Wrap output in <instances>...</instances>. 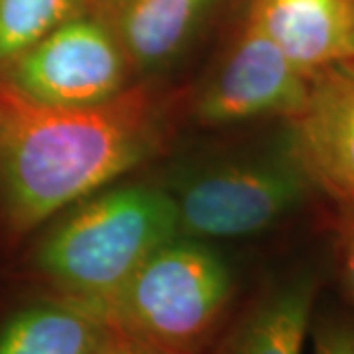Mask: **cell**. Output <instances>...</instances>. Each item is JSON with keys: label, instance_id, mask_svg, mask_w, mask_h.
<instances>
[{"label": "cell", "instance_id": "1", "mask_svg": "<svg viewBox=\"0 0 354 354\" xmlns=\"http://www.w3.org/2000/svg\"><path fill=\"white\" fill-rule=\"evenodd\" d=\"M174 93L132 83L113 101L65 109L32 101L0 79V213L28 234L164 150Z\"/></svg>", "mask_w": 354, "mask_h": 354}, {"label": "cell", "instance_id": "2", "mask_svg": "<svg viewBox=\"0 0 354 354\" xmlns=\"http://www.w3.org/2000/svg\"><path fill=\"white\" fill-rule=\"evenodd\" d=\"M179 234L165 187L101 189L73 205L32 254V268L55 295L104 307L130 276Z\"/></svg>", "mask_w": 354, "mask_h": 354}, {"label": "cell", "instance_id": "3", "mask_svg": "<svg viewBox=\"0 0 354 354\" xmlns=\"http://www.w3.org/2000/svg\"><path fill=\"white\" fill-rule=\"evenodd\" d=\"M234 272L211 242L177 234L130 276L106 319L171 354H205L234 299Z\"/></svg>", "mask_w": 354, "mask_h": 354}, {"label": "cell", "instance_id": "4", "mask_svg": "<svg viewBox=\"0 0 354 354\" xmlns=\"http://www.w3.org/2000/svg\"><path fill=\"white\" fill-rule=\"evenodd\" d=\"M311 187L286 136L268 152L179 171L165 189L176 203L179 234L211 242L270 230L304 203Z\"/></svg>", "mask_w": 354, "mask_h": 354}, {"label": "cell", "instance_id": "5", "mask_svg": "<svg viewBox=\"0 0 354 354\" xmlns=\"http://www.w3.org/2000/svg\"><path fill=\"white\" fill-rule=\"evenodd\" d=\"M134 75L111 20L88 6L0 71V79L50 106H93L124 93Z\"/></svg>", "mask_w": 354, "mask_h": 354}, {"label": "cell", "instance_id": "6", "mask_svg": "<svg viewBox=\"0 0 354 354\" xmlns=\"http://www.w3.org/2000/svg\"><path fill=\"white\" fill-rule=\"evenodd\" d=\"M309 77L301 73L264 30L244 12L216 67L191 102V114L205 127H227L301 111Z\"/></svg>", "mask_w": 354, "mask_h": 354}, {"label": "cell", "instance_id": "7", "mask_svg": "<svg viewBox=\"0 0 354 354\" xmlns=\"http://www.w3.org/2000/svg\"><path fill=\"white\" fill-rule=\"evenodd\" d=\"M288 140L313 187L337 203L354 201V57L309 77L301 111Z\"/></svg>", "mask_w": 354, "mask_h": 354}, {"label": "cell", "instance_id": "8", "mask_svg": "<svg viewBox=\"0 0 354 354\" xmlns=\"http://www.w3.org/2000/svg\"><path fill=\"white\" fill-rule=\"evenodd\" d=\"M246 12L307 77L354 57V0H248Z\"/></svg>", "mask_w": 354, "mask_h": 354}, {"label": "cell", "instance_id": "9", "mask_svg": "<svg viewBox=\"0 0 354 354\" xmlns=\"http://www.w3.org/2000/svg\"><path fill=\"white\" fill-rule=\"evenodd\" d=\"M223 0H132L104 14L134 75H158L189 50Z\"/></svg>", "mask_w": 354, "mask_h": 354}, {"label": "cell", "instance_id": "10", "mask_svg": "<svg viewBox=\"0 0 354 354\" xmlns=\"http://www.w3.org/2000/svg\"><path fill=\"white\" fill-rule=\"evenodd\" d=\"M317 291L309 270L274 281L230 325L215 354H304Z\"/></svg>", "mask_w": 354, "mask_h": 354}, {"label": "cell", "instance_id": "11", "mask_svg": "<svg viewBox=\"0 0 354 354\" xmlns=\"http://www.w3.org/2000/svg\"><path fill=\"white\" fill-rule=\"evenodd\" d=\"M106 327L101 309L51 293L2 323L0 354H93Z\"/></svg>", "mask_w": 354, "mask_h": 354}, {"label": "cell", "instance_id": "12", "mask_svg": "<svg viewBox=\"0 0 354 354\" xmlns=\"http://www.w3.org/2000/svg\"><path fill=\"white\" fill-rule=\"evenodd\" d=\"M88 6L91 0H0V71Z\"/></svg>", "mask_w": 354, "mask_h": 354}, {"label": "cell", "instance_id": "13", "mask_svg": "<svg viewBox=\"0 0 354 354\" xmlns=\"http://www.w3.org/2000/svg\"><path fill=\"white\" fill-rule=\"evenodd\" d=\"M313 354H354V325L342 319L319 321L313 330Z\"/></svg>", "mask_w": 354, "mask_h": 354}, {"label": "cell", "instance_id": "14", "mask_svg": "<svg viewBox=\"0 0 354 354\" xmlns=\"http://www.w3.org/2000/svg\"><path fill=\"white\" fill-rule=\"evenodd\" d=\"M335 230H337V248L341 256L342 274L354 299V201L339 203Z\"/></svg>", "mask_w": 354, "mask_h": 354}, {"label": "cell", "instance_id": "15", "mask_svg": "<svg viewBox=\"0 0 354 354\" xmlns=\"http://www.w3.org/2000/svg\"><path fill=\"white\" fill-rule=\"evenodd\" d=\"M93 354H171L162 348L153 346L150 342L142 341L132 333L120 329L109 321V327L104 330L102 339L97 344Z\"/></svg>", "mask_w": 354, "mask_h": 354}, {"label": "cell", "instance_id": "16", "mask_svg": "<svg viewBox=\"0 0 354 354\" xmlns=\"http://www.w3.org/2000/svg\"><path fill=\"white\" fill-rule=\"evenodd\" d=\"M128 2H132V0H91V6H95L99 12L109 14L113 12V10H116V8L128 4Z\"/></svg>", "mask_w": 354, "mask_h": 354}]
</instances>
